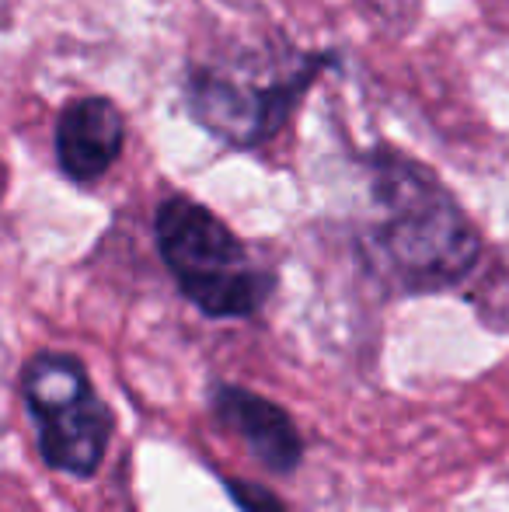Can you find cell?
<instances>
[{
    "label": "cell",
    "instance_id": "7",
    "mask_svg": "<svg viewBox=\"0 0 509 512\" xmlns=\"http://www.w3.org/2000/svg\"><path fill=\"white\" fill-rule=\"evenodd\" d=\"M227 495L234 499V506L241 512H286L283 502L269 492V488L255 485V481H241V478H224Z\"/></svg>",
    "mask_w": 509,
    "mask_h": 512
},
{
    "label": "cell",
    "instance_id": "1",
    "mask_svg": "<svg viewBox=\"0 0 509 512\" xmlns=\"http://www.w3.org/2000/svg\"><path fill=\"white\" fill-rule=\"evenodd\" d=\"M360 168L370 216L360 227V258L391 297L457 290L482 262V230L429 164L377 143Z\"/></svg>",
    "mask_w": 509,
    "mask_h": 512
},
{
    "label": "cell",
    "instance_id": "6",
    "mask_svg": "<svg viewBox=\"0 0 509 512\" xmlns=\"http://www.w3.org/2000/svg\"><path fill=\"white\" fill-rule=\"evenodd\" d=\"M126 133V115L112 98H70L53 126L56 168L74 185H98L123 157Z\"/></svg>",
    "mask_w": 509,
    "mask_h": 512
},
{
    "label": "cell",
    "instance_id": "3",
    "mask_svg": "<svg viewBox=\"0 0 509 512\" xmlns=\"http://www.w3.org/2000/svg\"><path fill=\"white\" fill-rule=\"evenodd\" d=\"M154 244L178 293L206 321H248L276 293V272L206 203L168 192L154 209Z\"/></svg>",
    "mask_w": 509,
    "mask_h": 512
},
{
    "label": "cell",
    "instance_id": "5",
    "mask_svg": "<svg viewBox=\"0 0 509 512\" xmlns=\"http://www.w3.org/2000/svg\"><path fill=\"white\" fill-rule=\"evenodd\" d=\"M206 408L220 432L241 443L248 457L262 471L276 478H293L304 464V432L297 418L272 398L252 391V387L231 384V380H213L206 391Z\"/></svg>",
    "mask_w": 509,
    "mask_h": 512
},
{
    "label": "cell",
    "instance_id": "4",
    "mask_svg": "<svg viewBox=\"0 0 509 512\" xmlns=\"http://www.w3.org/2000/svg\"><path fill=\"white\" fill-rule=\"evenodd\" d=\"M18 394L49 471L74 481L102 474L116 436V411L77 352L39 349L21 363Z\"/></svg>",
    "mask_w": 509,
    "mask_h": 512
},
{
    "label": "cell",
    "instance_id": "2",
    "mask_svg": "<svg viewBox=\"0 0 509 512\" xmlns=\"http://www.w3.org/2000/svg\"><path fill=\"white\" fill-rule=\"evenodd\" d=\"M335 49H290L283 63L189 60L182 102L189 119L231 150H258L276 140L321 74L339 70Z\"/></svg>",
    "mask_w": 509,
    "mask_h": 512
}]
</instances>
